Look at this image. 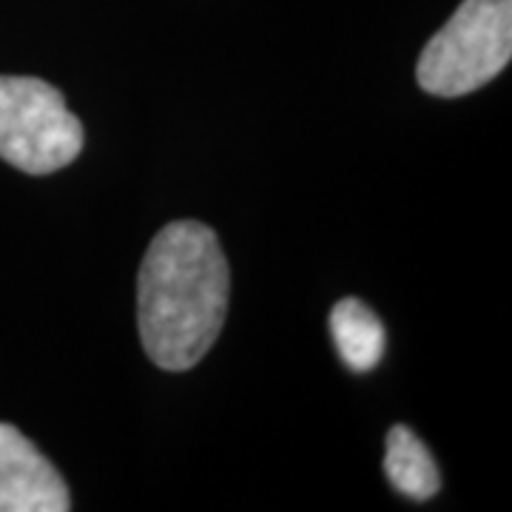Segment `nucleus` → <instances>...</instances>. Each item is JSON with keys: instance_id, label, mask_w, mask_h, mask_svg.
<instances>
[{"instance_id": "nucleus-1", "label": "nucleus", "mask_w": 512, "mask_h": 512, "mask_svg": "<svg viewBox=\"0 0 512 512\" xmlns=\"http://www.w3.org/2000/svg\"><path fill=\"white\" fill-rule=\"evenodd\" d=\"M231 271L220 237L205 222H168L151 239L137 276V325L148 359L191 370L220 339Z\"/></svg>"}, {"instance_id": "nucleus-2", "label": "nucleus", "mask_w": 512, "mask_h": 512, "mask_svg": "<svg viewBox=\"0 0 512 512\" xmlns=\"http://www.w3.org/2000/svg\"><path fill=\"white\" fill-rule=\"evenodd\" d=\"M512 57V0H464L427 40L416 80L427 94L464 97L487 86Z\"/></svg>"}, {"instance_id": "nucleus-3", "label": "nucleus", "mask_w": 512, "mask_h": 512, "mask_svg": "<svg viewBox=\"0 0 512 512\" xmlns=\"http://www.w3.org/2000/svg\"><path fill=\"white\" fill-rule=\"evenodd\" d=\"M83 143V123L52 83L0 74V160L43 177L72 165Z\"/></svg>"}, {"instance_id": "nucleus-4", "label": "nucleus", "mask_w": 512, "mask_h": 512, "mask_svg": "<svg viewBox=\"0 0 512 512\" xmlns=\"http://www.w3.org/2000/svg\"><path fill=\"white\" fill-rule=\"evenodd\" d=\"M69 510V487L55 464L15 424L0 421V512Z\"/></svg>"}, {"instance_id": "nucleus-5", "label": "nucleus", "mask_w": 512, "mask_h": 512, "mask_svg": "<svg viewBox=\"0 0 512 512\" xmlns=\"http://www.w3.org/2000/svg\"><path fill=\"white\" fill-rule=\"evenodd\" d=\"M330 336L342 362L353 373H367L379 365L387 350L382 319L362 299H339L330 311Z\"/></svg>"}, {"instance_id": "nucleus-6", "label": "nucleus", "mask_w": 512, "mask_h": 512, "mask_svg": "<svg viewBox=\"0 0 512 512\" xmlns=\"http://www.w3.org/2000/svg\"><path fill=\"white\" fill-rule=\"evenodd\" d=\"M384 476L393 484L396 493L413 501H427L439 493L441 476L433 453L424 441L404 424L390 427L384 441Z\"/></svg>"}]
</instances>
